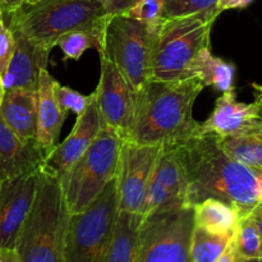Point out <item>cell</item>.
<instances>
[{
	"instance_id": "obj_1",
	"label": "cell",
	"mask_w": 262,
	"mask_h": 262,
	"mask_svg": "<svg viewBox=\"0 0 262 262\" xmlns=\"http://www.w3.org/2000/svg\"><path fill=\"white\" fill-rule=\"evenodd\" d=\"M179 147L188 174L192 207L214 197L237 207L241 216H245L262 201V171L230 159L216 135L197 133Z\"/></svg>"
},
{
	"instance_id": "obj_2",
	"label": "cell",
	"mask_w": 262,
	"mask_h": 262,
	"mask_svg": "<svg viewBox=\"0 0 262 262\" xmlns=\"http://www.w3.org/2000/svg\"><path fill=\"white\" fill-rule=\"evenodd\" d=\"M204 89L196 77L173 82L148 81L136 92L125 141L137 145H184L199 133L193 105Z\"/></svg>"
},
{
	"instance_id": "obj_3",
	"label": "cell",
	"mask_w": 262,
	"mask_h": 262,
	"mask_svg": "<svg viewBox=\"0 0 262 262\" xmlns=\"http://www.w3.org/2000/svg\"><path fill=\"white\" fill-rule=\"evenodd\" d=\"M68 217L60 177L41 169L35 201L15 246L18 262H64Z\"/></svg>"
},
{
	"instance_id": "obj_4",
	"label": "cell",
	"mask_w": 262,
	"mask_h": 262,
	"mask_svg": "<svg viewBox=\"0 0 262 262\" xmlns=\"http://www.w3.org/2000/svg\"><path fill=\"white\" fill-rule=\"evenodd\" d=\"M106 15L97 0H38L32 4L23 3L3 20L12 31H19L51 51L61 36L95 27Z\"/></svg>"
},
{
	"instance_id": "obj_5",
	"label": "cell",
	"mask_w": 262,
	"mask_h": 262,
	"mask_svg": "<svg viewBox=\"0 0 262 262\" xmlns=\"http://www.w3.org/2000/svg\"><path fill=\"white\" fill-rule=\"evenodd\" d=\"M214 22L197 15L168 18L154 31L150 81L173 82L191 78L189 68L205 48H210Z\"/></svg>"
},
{
	"instance_id": "obj_6",
	"label": "cell",
	"mask_w": 262,
	"mask_h": 262,
	"mask_svg": "<svg viewBox=\"0 0 262 262\" xmlns=\"http://www.w3.org/2000/svg\"><path fill=\"white\" fill-rule=\"evenodd\" d=\"M123 138L102 127L83 155L60 177L69 215L83 211L117 176Z\"/></svg>"
},
{
	"instance_id": "obj_7",
	"label": "cell",
	"mask_w": 262,
	"mask_h": 262,
	"mask_svg": "<svg viewBox=\"0 0 262 262\" xmlns=\"http://www.w3.org/2000/svg\"><path fill=\"white\" fill-rule=\"evenodd\" d=\"M118 211L115 178L83 211L69 215L64 262H106Z\"/></svg>"
},
{
	"instance_id": "obj_8",
	"label": "cell",
	"mask_w": 262,
	"mask_h": 262,
	"mask_svg": "<svg viewBox=\"0 0 262 262\" xmlns=\"http://www.w3.org/2000/svg\"><path fill=\"white\" fill-rule=\"evenodd\" d=\"M125 14L107 15L100 35L99 51L112 61L136 92L150 81L154 31Z\"/></svg>"
},
{
	"instance_id": "obj_9",
	"label": "cell",
	"mask_w": 262,
	"mask_h": 262,
	"mask_svg": "<svg viewBox=\"0 0 262 262\" xmlns=\"http://www.w3.org/2000/svg\"><path fill=\"white\" fill-rule=\"evenodd\" d=\"M193 207L168 210L143 217L136 262H192Z\"/></svg>"
},
{
	"instance_id": "obj_10",
	"label": "cell",
	"mask_w": 262,
	"mask_h": 262,
	"mask_svg": "<svg viewBox=\"0 0 262 262\" xmlns=\"http://www.w3.org/2000/svg\"><path fill=\"white\" fill-rule=\"evenodd\" d=\"M188 174L179 146H161L156 159L142 216L192 207L188 202Z\"/></svg>"
},
{
	"instance_id": "obj_11",
	"label": "cell",
	"mask_w": 262,
	"mask_h": 262,
	"mask_svg": "<svg viewBox=\"0 0 262 262\" xmlns=\"http://www.w3.org/2000/svg\"><path fill=\"white\" fill-rule=\"evenodd\" d=\"M160 150L158 145H137L123 140L115 176L120 211L143 214L148 183Z\"/></svg>"
},
{
	"instance_id": "obj_12",
	"label": "cell",
	"mask_w": 262,
	"mask_h": 262,
	"mask_svg": "<svg viewBox=\"0 0 262 262\" xmlns=\"http://www.w3.org/2000/svg\"><path fill=\"white\" fill-rule=\"evenodd\" d=\"M100 61L101 74L94 91L97 107L105 127L125 140L135 110L136 91L112 61L104 56H100Z\"/></svg>"
},
{
	"instance_id": "obj_13",
	"label": "cell",
	"mask_w": 262,
	"mask_h": 262,
	"mask_svg": "<svg viewBox=\"0 0 262 262\" xmlns=\"http://www.w3.org/2000/svg\"><path fill=\"white\" fill-rule=\"evenodd\" d=\"M38 173L0 182V247L15 248L32 209Z\"/></svg>"
},
{
	"instance_id": "obj_14",
	"label": "cell",
	"mask_w": 262,
	"mask_h": 262,
	"mask_svg": "<svg viewBox=\"0 0 262 262\" xmlns=\"http://www.w3.org/2000/svg\"><path fill=\"white\" fill-rule=\"evenodd\" d=\"M102 127L104 123L97 107L95 92H92V99L89 106L77 117L76 124L68 137L61 143H58L49 154L42 169L59 177L64 176L94 142Z\"/></svg>"
},
{
	"instance_id": "obj_15",
	"label": "cell",
	"mask_w": 262,
	"mask_h": 262,
	"mask_svg": "<svg viewBox=\"0 0 262 262\" xmlns=\"http://www.w3.org/2000/svg\"><path fill=\"white\" fill-rule=\"evenodd\" d=\"M12 32L14 36V50L7 71L0 78L3 90L37 91L40 73L48 67L50 50L33 42L19 31Z\"/></svg>"
},
{
	"instance_id": "obj_16",
	"label": "cell",
	"mask_w": 262,
	"mask_h": 262,
	"mask_svg": "<svg viewBox=\"0 0 262 262\" xmlns=\"http://www.w3.org/2000/svg\"><path fill=\"white\" fill-rule=\"evenodd\" d=\"M262 118L255 102L237 101L235 90L223 92L206 122L200 123L199 133H212L217 137L252 135L261 127Z\"/></svg>"
},
{
	"instance_id": "obj_17",
	"label": "cell",
	"mask_w": 262,
	"mask_h": 262,
	"mask_svg": "<svg viewBox=\"0 0 262 262\" xmlns=\"http://www.w3.org/2000/svg\"><path fill=\"white\" fill-rule=\"evenodd\" d=\"M49 154L37 141H23L0 118V182L40 173Z\"/></svg>"
},
{
	"instance_id": "obj_18",
	"label": "cell",
	"mask_w": 262,
	"mask_h": 262,
	"mask_svg": "<svg viewBox=\"0 0 262 262\" xmlns=\"http://www.w3.org/2000/svg\"><path fill=\"white\" fill-rule=\"evenodd\" d=\"M0 118L23 141H37V91H4L0 101Z\"/></svg>"
},
{
	"instance_id": "obj_19",
	"label": "cell",
	"mask_w": 262,
	"mask_h": 262,
	"mask_svg": "<svg viewBox=\"0 0 262 262\" xmlns=\"http://www.w3.org/2000/svg\"><path fill=\"white\" fill-rule=\"evenodd\" d=\"M54 83L55 79L51 77L48 69H42L37 89V142L48 154L58 145L61 127L67 118V112L59 106L54 95Z\"/></svg>"
},
{
	"instance_id": "obj_20",
	"label": "cell",
	"mask_w": 262,
	"mask_h": 262,
	"mask_svg": "<svg viewBox=\"0 0 262 262\" xmlns=\"http://www.w3.org/2000/svg\"><path fill=\"white\" fill-rule=\"evenodd\" d=\"M239 219L237 207L219 199L207 197L193 205L194 225L214 234L233 237Z\"/></svg>"
},
{
	"instance_id": "obj_21",
	"label": "cell",
	"mask_w": 262,
	"mask_h": 262,
	"mask_svg": "<svg viewBox=\"0 0 262 262\" xmlns=\"http://www.w3.org/2000/svg\"><path fill=\"white\" fill-rule=\"evenodd\" d=\"M143 216L118 211L106 262H136L137 242Z\"/></svg>"
},
{
	"instance_id": "obj_22",
	"label": "cell",
	"mask_w": 262,
	"mask_h": 262,
	"mask_svg": "<svg viewBox=\"0 0 262 262\" xmlns=\"http://www.w3.org/2000/svg\"><path fill=\"white\" fill-rule=\"evenodd\" d=\"M235 66L215 56L210 48L202 49L189 68V77H196L205 87H214L220 92L234 89Z\"/></svg>"
},
{
	"instance_id": "obj_23",
	"label": "cell",
	"mask_w": 262,
	"mask_h": 262,
	"mask_svg": "<svg viewBox=\"0 0 262 262\" xmlns=\"http://www.w3.org/2000/svg\"><path fill=\"white\" fill-rule=\"evenodd\" d=\"M223 151L233 160L262 171V140L255 135L219 137Z\"/></svg>"
},
{
	"instance_id": "obj_24",
	"label": "cell",
	"mask_w": 262,
	"mask_h": 262,
	"mask_svg": "<svg viewBox=\"0 0 262 262\" xmlns=\"http://www.w3.org/2000/svg\"><path fill=\"white\" fill-rule=\"evenodd\" d=\"M233 237L217 235L194 225L191 238L192 262H216L228 247Z\"/></svg>"
},
{
	"instance_id": "obj_25",
	"label": "cell",
	"mask_w": 262,
	"mask_h": 262,
	"mask_svg": "<svg viewBox=\"0 0 262 262\" xmlns=\"http://www.w3.org/2000/svg\"><path fill=\"white\" fill-rule=\"evenodd\" d=\"M106 17L101 22L97 23L95 27L87 28V30L72 31V32L66 33V35L59 38L58 45L63 50L66 59L78 60L87 49L99 48L100 35H101L102 25H104Z\"/></svg>"
},
{
	"instance_id": "obj_26",
	"label": "cell",
	"mask_w": 262,
	"mask_h": 262,
	"mask_svg": "<svg viewBox=\"0 0 262 262\" xmlns=\"http://www.w3.org/2000/svg\"><path fill=\"white\" fill-rule=\"evenodd\" d=\"M219 0H164V17L179 18L197 15L214 22L220 15Z\"/></svg>"
},
{
	"instance_id": "obj_27",
	"label": "cell",
	"mask_w": 262,
	"mask_h": 262,
	"mask_svg": "<svg viewBox=\"0 0 262 262\" xmlns=\"http://www.w3.org/2000/svg\"><path fill=\"white\" fill-rule=\"evenodd\" d=\"M233 241L239 258L262 257V238L248 215L241 216Z\"/></svg>"
},
{
	"instance_id": "obj_28",
	"label": "cell",
	"mask_w": 262,
	"mask_h": 262,
	"mask_svg": "<svg viewBox=\"0 0 262 262\" xmlns=\"http://www.w3.org/2000/svg\"><path fill=\"white\" fill-rule=\"evenodd\" d=\"M124 14L148 27L158 28L165 19L164 0H140Z\"/></svg>"
},
{
	"instance_id": "obj_29",
	"label": "cell",
	"mask_w": 262,
	"mask_h": 262,
	"mask_svg": "<svg viewBox=\"0 0 262 262\" xmlns=\"http://www.w3.org/2000/svg\"><path fill=\"white\" fill-rule=\"evenodd\" d=\"M54 95L58 101L59 106L64 112H72L78 117L86 110L89 104L91 102V95H82L73 89H69L67 86H61L58 81L54 83Z\"/></svg>"
},
{
	"instance_id": "obj_30",
	"label": "cell",
	"mask_w": 262,
	"mask_h": 262,
	"mask_svg": "<svg viewBox=\"0 0 262 262\" xmlns=\"http://www.w3.org/2000/svg\"><path fill=\"white\" fill-rule=\"evenodd\" d=\"M14 50V36L4 20L0 22V78L7 71Z\"/></svg>"
},
{
	"instance_id": "obj_31",
	"label": "cell",
	"mask_w": 262,
	"mask_h": 262,
	"mask_svg": "<svg viewBox=\"0 0 262 262\" xmlns=\"http://www.w3.org/2000/svg\"><path fill=\"white\" fill-rule=\"evenodd\" d=\"M97 2L101 3L107 14L114 15L124 14L140 0H97Z\"/></svg>"
},
{
	"instance_id": "obj_32",
	"label": "cell",
	"mask_w": 262,
	"mask_h": 262,
	"mask_svg": "<svg viewBox=\"0 0 262 262\" xmlns=\"http://www.w3.org/2000/svg\"><path fill=\"white\" fill-rule=\"evenodd\" d=\"M252 2L253 0H219L217 9H219L220 13L229 9H242V8L250 5Z\"/></svg>"
},
{
	"instance_id": "obj_33",
	"label": "cell",
	"mask_w": 262,
	"mask_h": 262,
	"mask_svg": "<svg viewBox=\"0 0 262 262\" xmlns=\"http://www.w3.org/2000/svg\"><path fill=\"white\" fill-rule=\"evenodd\" d=\"M23 4V0H0V8H2L3 18L8 17L10 13L14 12L15 9Z\"/></svg>"
},
{
	"instance_id": "obj_34",
	"label": "cell",
	"mask_w": 262,
	"mask_h": 262,
	"mask_svg": "<svg viewBox=\"0 0 262 262\" xmlns=\"http://www.w3.org/2000/svg\"><path fill=\"white\" fill-rule=\"evenodd\" d=\"M238 255H237V251H235V246H234V241H232L229 242V245H228V247L225 248V251L223 252V255L220 256L219 260L216 262H237L238 260Z\"/></svg>"
},
{
	"instance_id": "obj_35",
	"label": "cell",
	"mask_w": 262,
	"mask_h": 262,
	"mask_svg": "<svg viewBox=\"0 0 262 262\" xmlns=\"http://www.w3.org/2000/svg\"><path fill=\"white\" fill-rule=\"evenodd\" d=\"M248 216L252 219L253 224L256 225V228H257L258 233H260V235L262 238V201L258 202V204L256 205L252 210H251V212L248 214Z\"/></svg>"
},
{
	"instance_id": "obj_36",
	"label": "cell",
	"mask_w": 262,
	"mask_h": 262,
	"mask_svg": "<svg viewBox=\"0 0 262 262\" xmlns=\"http://www.w3.org/2000/svg\"><path fill=\"white\" fill-rule=\"evenodd\" d=\"M0 262H18L17 250L0 247Z\"/></svg>"
},
{
	"instance_id": "obj_37",
	"label": "cell",
	"mask_w": 262,
	"mask_h": 262,
	"mask_svg": "<svg viewBox=\"0 0 262 262\" xmlns=\"http://www.w3.org/2000/svg\"><path fill=\"white\" fill-rule=\"evenodd\" d=\"M252 89L255 91V104L258 109V114L262 118V84L252 83Z\"/></svg>"
},
{
	"instance_id": "obj_38",
	"label": "cell",
	"mask_w": 262,
	"mask_h": 262,
	"mask_svg": "<svg viewBox=\"0 0 262 262\" xmlns=\"http://www.w3.org/2000/svg\"><path fill=\"white\" fill-rule=\"evenodd\" d=\"M237 262H262L261 258H238Z\"/></svg>"
},
{
	"instance_id": "obj_39",
	"label": "cell",
	"mask_w": 262,
	"mask_h": 262,
	"mask_svg": "<svg viewBox=\"0 0 262 262\" xmlns=\"http://www.w3.org/2000/svg\"><path fill=\"white\" fill-rule=\"evenodd\" d=\"M3 94H4V90H3L2 81H0V101H2V99H3Z\"/></svg>"
},
{
	"instance_id": "obj_40",
	"label": "cell",
	"mask_w": 262,
	"mask_h": 262,
	"mask_svg": "<svg viewBox=\"0 0 262 262\" xmlns=\"http://www.w3.org/2000/svg\"><path fill=\"white\" fill-rule=\"evenodd\" d=\"M38 2V0H23V3H27V4H32V3Z\"/></svg>"
},
{
	"instance_id": "obj_41",
	"label": "cell",
	"mask_w": 262,
	"mask_h": 262,
	"mask_svg": "<svg viewBox=\"0 0 262 262\" xmlns=\"http://www.w3.org/2000/svg\"><path fill=\"white\" fill-rule=\"evenodd\" d=\"M3 20V15H2V8H0V22Z\"/></svg>"
}]
</instances>
